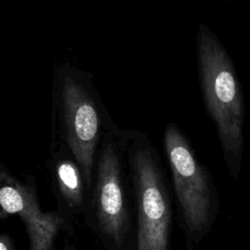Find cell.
<instances>
[{
    "label": "cell",
    "instance_id": "3",
    "mask_svg": "<svg viewBox=\"0 0 250 250\" xmlns=\"http://www.w3.org/2000/svg\"><path fill=\"white\" fill-rule=\"evenodd\" d=\"M195 50L204 106L216 126L227 167L231 177L236 180L244 148L245 118L238 75L228 51L204 23L198 25Z\"/></svg>",
    "mask_w": 250,
    "mask_h": 250
},
{
    "label": "cell",
    "instance_id": "9",
    "mask_svg": "<svg viewBox=\"0 0 250 250\" xmlns=\"http://www.w3.org/2000/svg\"><path fill=\"white\" fill-rule=\"evenodd\" d=\"M63 250H77V249L75 248V246H74V245L69 244V243H65Z\"/></svg>",
    "mask_w": 250,
    "mask_h": 250
},
{
    "label": "cell",
    "instance_id": "10",
    "mask_svg": "<svg viewBox=\"0 0 250 250\" xmlns=\"http://www.w3.org/2000/svg\"><path fill=\"white\" fill-rule=\"evenodd\" d=\"M225 1H230V0H225Z\"/></svg>",
    "mask_w": 250,
    "mask_h": 250
},
{
    "label": "cell",
    "instance_id": "7",
    "mask_svg": "<svg viewBox=\"0 0 250 250\" xmlns=\"http://www.w3.org/2000/svg\"><path fill=\"white\" fill-rule=\"evenodd\" d=\"M47 166L57 200V211L70 221L85 215L90 190L84 174L70 151L51 142Z\"/></svg>",
    "mask_w": 250,
    "mask_h": 250
},
{
    "label": "cell",
    "instance_id": "1",
    "mask_svg": "<svg viewBox=\"0 0 250 250\" xmlns=\"http://www.w3.org/2000/svg\"><path fill=\"white\" fill-rule=\"evenodd\" d=\"M113 121L93 75L67 60L54 67L51 142L64 146L79 164L91 192L97 152Z\"/></svg>",
    "mask_w": 250,
    "mask_h": 250
},
{
    "label": "cell",
    "instance_id": "4",
    "mask_svg": "<svg viewBox=\"0 0 250 250\" xmlns=\"http://www.w3.org/2000/svg\"><path fill=\"white\" fill-rule=\"evenodd\" d=\"M136 214V250H170L173 207L161 158L147 134L126 129Z\"/></svg>",
    "mask_w": 250,
    "mask_h": 250
},
{
    "label": "cell",
    "instance_id": "5",
    "mask_svg": "<svg viewBox=\"0 0 250 250\" xmlns=\"http://www.w3.org/2000/svg\"><path fill=\"white\" fill-rule=\"evenodd\" d=\"M163 146L170 168L179 219L187 247L192 250L209 233L216 218V190L205 166L181 128L167 124Z\"/></svg>",
    "mask_w": 250,
    "mask_h": 250
},
{
    "label": "cell",
    "instance_id": "2",
    "mask_svg": "<svg viewBox=\"0 0 250 250\" xmlns=\"http://www.w3.org/2000/svg\"><path fill=\"white\" fill-rule=\"evenodd\" d=\"M126 129L110 124L100 144L84 219L105 250H136Z\"/></svg>",
    "mask_w": 250,
    "mask_h": 250
},
{
    "label": "cell",
    "instance_id": "8",
    "mask_svg": "<svg viewBox=\"0 0 250 250\" xmlns=\"http://www.w3.org/2000/svg\"><path fill=\"white\" fill-rule=\"evenodd\" d=\"M0 250H16L13 239L7 233L0 235Z\"/></svg>",
    "mask_w": 250,
    "mask_h": 250
},
{
    "label": "cell",
    "instance_id": "6",
    "mask_svg": "<svg viewBox=\"0 0 250 250\" xmlns=\"http://www.w3.org/2000/svg\"><path fill=\"white\" fill-rule=\"evenodd\" d=\"M0 218L18 215L24 224L28 250H53L60 231L71 233L72 221L59 211L41 210L33 177L22 181L1 164Z\"/></svg>",
    "mask_w": 250,
    "mask_h": 250
}]
</instances>
